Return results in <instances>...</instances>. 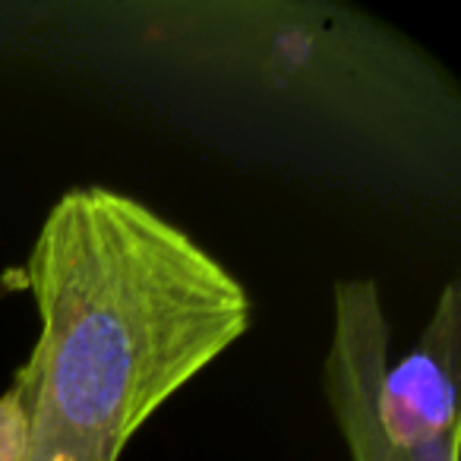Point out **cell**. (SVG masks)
Listing matches in <instances>:
<instances>
[{
  "instance_id": "cell-2",
  "label": "cell",
  "mask_w": 461,
  "mask_h": 461,
  "mask_svg": "<svg viewBox=\"0 0 461 461\" xmlns=\"http://www.w3.org/2000/svg\"><path fill=\"white\" fill-rule=\"evenodd\" d=\"M392 360V329L373 278H341L332 291V341L322 385L351 461H458L461 436L402 446L376 420V389Z\"/></svg>"
},
{
  "instance_id": "cell-1",
  "label": "cell",
  "mask_w": 461,
  "mask_h": 461,
  "mask_svg": "<svg viewBox=\"0 0 461 461\" xmlns=\"http://www.w3.org/2000/svg\"><path fill=\"white\" fill-rule=\"evenodd\" d=\"M23 282L39 310V341L14 379L26 461H121L253 320L228 266L108 186H73L48 209Z\"/></svg>"
},
{
  "instance_id": "cell-4",
  "label": "cell",
  "mask_w": 461,
  "mask_h": 461,
  "mask_svg": "<svg viewBox=\"0 0 461 461\" xmlns=\"http://www.w3.org/2000/svg\"><path fill=\"white\" fill-rule=\"evenodd\" d=\"M29 417L20 389L10 385L0 395V461H26Z\"/></svg>"
},
{
  "instance_id": "cell-3",
  "label": "cell",
  "mask_w": 461,
  "mask_h": 461,
  "mask_svg": "<svg viewBox=\"0 0 461 461\" xmlns=\"http://www.w3.org/2000/svg\"><path fill=\"white\" fill-rule=\"evenodd\" d=\"M458 376L461 291L458 282H448L417 345L402 360H389L379 379V427L402 446H429L461 436Z\"/></svg>"
}]
</instances>
